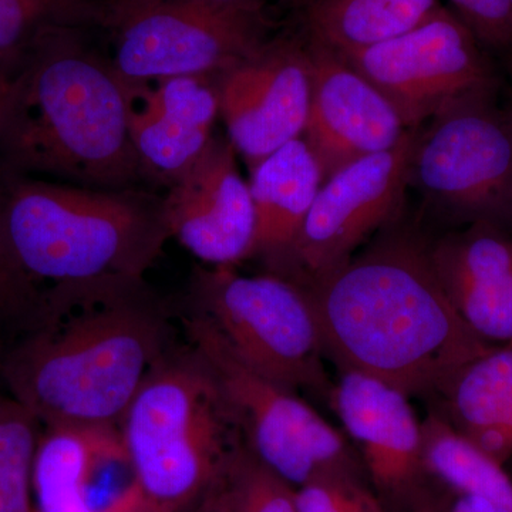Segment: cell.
Returning <instances> with one entry per match:
<instances>
[{
	"label": "cell",
	"instance_id": "24",
	"mask_svg": "<svg viewBox=\"0 0 512 512\" xmlns=\"http://www.w3.org/2000/svg\"><path fill=\"white\" fill-rule=\"evenodd\" d=\"M42 423L0 393V512H33L32 467Z\"/></svg>",
	"mask_w": 512,
	"mask_h": 512
},
{
	"label": "cell",
	"instance_id": "20",
	"mask_svg": "<svg viewBox=\"0 0 512 512\" xmlns=\"http://www.w3.org/2000/svg\"><path fill=\"white\" fill-rule=\"evenodd\" d=\"M441 8L440 0H308L306 37L339 56L410 32Z\"/></svg>",
	"mask_w": 512,
	"mask_h": 512
},
{
	"label": "cell",
	"instance_id": "3",
	"mask_svg": "<svg viewBox=\"0 0 512 512\" xmlns=\"http://www.w3.org/2000/svg\"><path fill=\"white\" fill-rule=\"evenodd\" d=\"M84 32L49 30L6 74L0 173L103 190L144 177L128 127L127 83Z\"/></svg>",
	"mask_w": 512,
	"mask_h": 512
},
{
	"label": "cell",
	"instance_id": "1",
	"mask_svg": "<svg viewBox=\"0 0 512 512\" xmlns=\"http://www.w3.org/2000/svg\"><path fill=\"white\" fill-rule=\"evenodd\" d=\"M171 348L167 311L144 279L59 286L9 340L0 379L42 426H119Z\"/></svg>",
	"mask_w": 512,
	"mask_h": 512
},
{
	"label": "cell",
	"instance_id": "4",
	"mask_svg": "<svg viewBox=\"0 0 512 512\" xmlns=\"http://www.w3.org/2000/svg\"><path fill=\"white\" fill-rule=\"evenodd\" d=\"M163 198L0 173V245L39 289L144 279L165 241Z\"/></svg>",
	"mask_w": 512,
	"mask_h": 512
},
{
	"label": "cell",
	"instance_id": "25",
	"mask_svg": "<svg viewBox=\"0 0 512 512\" xmlns=\"http://www.w3.org/2000/svg\"><path fill=\"white\" fill-rule=\"evenodd\" d=\"M238 512H299L295 488L272 473L245 448L231 471Z\"/></svg>",
	"mask_w": 512,
	"mask_h": 512
},
{
	"label": "cell",
	"instance_id": "34",
	"mask_svg": "<svg viewBox=\"0 0 512 512\" xmlns=\"http://www.w3.org/2000/svg\"><path fill=\"white\" fill-rule=\"evenodd\" d=\"M6 77L0 73V107H2L3 94H5Z\"/></svg>",
	"mask_w": 512,
	"mask_h": 512
},
{
	"label": "cell",
	"instance_id": "17",
	"mask_svg": "<svg viewBox=\"0 0 512 512\" xmlns=\"http://www.w3.org/2000/svg\"><path fill=\"white\" fill-rule=\"evenodd\" d=\"M458 315L485 342L512 346V241L485 221L429 248Z\"/></svg>",
	"mask_w": 512,
	"mask_h": 512
},
{
	"label": "cell",
	"instance_id": "12",
	"mask_svg": "<svg viewBox=\"0 0 512 512\" xmlns=\"http://www.w3.org/2000/svg\"><path fill=\"white\" fill-rule=\"evenodd\" d=\"M220 116L249 171L308 123L312 67L305 39L266 40L251 56L215 77Z\"/></svg>",
	"mask_w": 512,
	"mask_h": 512
},
{
	"label": "cell",
	"instance_id": "36",
	"mask_svg": "<svg viewBox=\"0 0 512 512\" xmlns=\"http://www.w3.org/2000/svg\"><path fill=\"white\" fill-rule=\"evenodd\" d=\"M510 3H511V8H512V0H510Z\"/></svg>",
	"mask_w": 512,
	"mask_h": 512
},
{
	"label": "cell",
	"instance_id": "18",
	"mask_svg": "<svg viewBox=\"0 0 512 512\" xmlns=\"http://www.w3.org/2000/svg\"><path fill=\"white\" fill-rule=\"evenodd\" d=\"M255 212L251 255L274 266L292 247L322 187L318 163L303 138L276 150L251 170Z\"/></svg>",
	"mask_w": 512,
	"mask_h": 512
},
{
	"label": "cell",
	"instance_id": "31",
	"mask_svg": "<svg viewBox=\"0 0 512 512\" xmlns=\"http://www.w3.org/2000/svg\"><path fill=\"white\" fill-rule=\"evenodd\" d=\"M221 8L244 10V12L265 13L266 0H204Z\"/></svg>",
	"mask_w": 512,
	"mask_h": 512
},
{
	"label": "cell",
	"instance_id": "19",
	"mask_svg": "<svg viewBox=\"0 0 512 512\" xmlns=\"http://www.w3.org/2000/svg\"><path fill=\"white\" fill-rule=\"evenodd\" d=\"M444 420L504 464L512 456V346H495L468 362L437 394Z\"/></svg>",
	"mask_w": 512,
	"mask_h": 512
},
{
	"label": "cell",
	"instance_id": "5",
	"mask_svg": "<svg viewBox=\"0 0 512 512\" xmlns=\"http://www.w3.org/2000/svg\"><path fill=\"white\" fill-rule=\"evenodd\" d=\"M146 512H184L247 448L234 414L197 350L171 348L148 373L119 423Z\"/></svg>",
	"mask_w": 512,
	"mask_h": 512
},
{
	"label": "cell",
	"instance_id": "14",
	"mask_svg": "<svg viewBox=\"0 0 512 512\" xmlns=\"http://www.w3.org/2000/svg\"><path fill=\"white\" fill-rule=\"evenodd\" d=\"M312 94L303 141L323 183L348 165L392 150L409 128L372 83L332 50L305 37Z\"/></svg>",
	"mask_w": 512,
	"mask_h": 512
},
{
	"label": "cell",
	"instance_id": "32",
	"mask_svg": "<svg viewBox=\"0 0 512 512\" xmlns=\"http://www.w3.org/2000/svg\"><path fill=\"white\" fill-rule=\"evenodd\" d=\"M191 512H211L210 501H208L207 494L200 498L191 508H188Z\"/></svg>",
	"mask_w": 512,
	"mask_h": 512
},
{
	"label": "cell",
	"instance_id": "7",
	"mask_svg": "<svg viewBox=\"0 0 512 512\" xmlns=\"http://www.w3.org/2000/svg\"><path fill=\"white\" fill-rule=\"evenodd\" d=\"M183 322L256 460L292 487L326 474L353 473L348 440L311 404L245 365L201 316L187 311Z\"/></svg>",
	"mask_w": 512,
	"mask_h": 512
},
{
	"label": "cell",
	"instance_id": "33",
	"mask_svg": "<svg viewBox=\"0 0 512 512\" xmlns=\"http://www.w3.org/2000/svg\"><path fill=\"white\" fill-rule=\"evenodd\" d=\"M9 342V333L6 332V329L3 328L2 323H0V357H2L3 350H5L6 345Z\"/></svg>",
	"mask_w": 512,
	"mask_h": 512
},
{
	"label": "cell",
	"instance_id": "22",
	"mask_svg": "<svg viewBox=\"0 0 512 512\" xmlns=\"http://www.w3.org/2000/svg\"><path fill=\"white\" fill-rule=\"evenodd\" d=\"M421 427L427 473L460 494L481 498L497 512H512V481L503 464L461 436L439 413L429 414Z\"/></svg>",
	"mask_w": 512,
	"mask_h": 512
},
{
	"label": "cell",
	"instance_id": "9",
	"mask_svg": "<svg viewBox=\"0 0 512 512\" xmlns=\"http://www.w3.org/2000/svg\"><path fill=\"white\" fill-rule=\"evenodd\" d=\"M410 185L453 218L480 222L512 207V113L491 92L441 111L417 131Z\"/></svg>",
	"mask_w": 512,
	"mask_h": 512
},
{
	"label": "cell",
	"instance_id": "26",
	"mask_svg": "<svg viewBox=\"0 0 512 512\" xmlns=\"http://www.w3.org/2000/svg\"><path fill=\"white\" fill-rule=\"evenodd\" d=\"M299 512H383L353 473L326 474L295 490Z\"/></svg>",
	"mask_w": 512,
	"mask_h": 512
},
{
	"label": "cell",
	"instance_id": "11",
	"mask_svg": "<svg viewBox=\"0 0 512 512\" xmlns=\"http://www.w3.org/2000/svg\"><path fill=\"white\" fill-rule=\"evenodd\" d=\"M339 57L386 97L406 128L423 126L457 101L493 92L481 43L443 6L396 39Z\"/></svg>",
	"mask_w": 512,
	"mask_h": 512
},
{
	"label": "cell",
	"instance_id": "10",
	"mask_svg": "<svg viewBox=\"0 0 512 512\" xmlns=\"http://www.w3.org/2000/svg\"><path fill=\"white\" fill-rule=\"evenodd\" d=\"M419 127L392 150L348 165L322 184L298 237L271 271L302 288L348 264L357 249L399 217Z\"/></svg>",
	"mask_w": 512,
	"mask_h": 512
},
{
	"label": "cell",
	"instance_id": "30",
	"mask_svg": "<svg viewBox=\"0 0 512 512\" xmlns=\"http://www.w3.org/2000/svg\"><path fill=\"white\" fill-rule=\"evenodd\" d=\"M443 512H497L490 504L473 495L461 494L456 503Z\"/></svg>",
	"mask_w": 512,
	"mask_h": 512
},
{
	"label": "cell",
	"instance_id": "2",
	"mask_svg": "<svg viewBox=\"0 0 512 512\" xmlns=\"http://www.w3.org/2000/svg\"><path fill=\"white\" fill-rule=\"evenodd\" d=\"M326 359L407 396L436 397L494 345L458 315L419 238L384 232L348 264L306 286Z\"/></svg>",
	"mask_w": 512,
	"mask_h": 512
},
{
	"label": "cell",
	"instance_id": "15",
	"mask_svg": "<svg viewBox=\"0 0 512 512\" xmlns=\"http://www.w3.org/2000/svg\"><path fill=\"white\" fill-rule=\"evenodd\" d=\"M127 83L128 127L144 175L173 184L214 137L220 116L215 77Z\"/></svg>",
	"mask_w": 512,
	"mask_h": 512
},
{
	"label": "cell",
	"instance_id": "16",
	"mask_svg": "<svg viewBox=\"0 0 512 512\" xmlns=\"http://www.w3.org/2000/svg\"><path fill=\"white\" fill-rule=\"evenodd\" d=\"M410 397L375 377L340 372L329 402L383 494L412 493L426 471L423 427Z\"/></svg>",
	"mask_w": 512,
	"mask_h": 512
},
{
	"label": "cell",
	"instance_id": "35",
	"mask_svg": "<svg viewBox=\"0 0 512 512\" xmlns=\"http://www.w3.org/2000/svg\"><path fill=\"white\" fill-rule=\"evenodd\" d=\"M101 2H107V3H109V2H114V0H101Z\"/></svg>",
	"mask_w": 512,
	"mask_h": 512
},
{
	"label": "cell",
	"instance_id": "6",
	"mask_svg": "<svg viewBox=\"0 0 512 512\" xmlns=\"http://www.w3.org/2000/svg\"><path fill=\"white\" fill-rule=\"evenodd\" d=\"M188 312L201 316L245 365L286 389L330 399L322 336L305 289L285 276L197 269Z\"/></svg>",
	"mask_w": 512,
	"mask_h": 512
},
{
	"label": "cell",
	"instance_id": "8",
	"mask_svg": "<svg viewBox=\"0 0 512 512\" xmlns=\"http://www.w3.org/2000/svg\"><path fill=\"white\" fill-rule=\"evenodd\" d=\"M269 28L265 13L204 0H114L103 30L113 40L110 62L121 79L146 83L217 77L264 45Z\"/></svg>",
	"mask_w": 512,
	"mask_h": 512
},
{
	"label": "cell",
	"instance_id": "21",
	"mask_svg": "<svg viewBox=\"0 0 512 512\" xmlns=\"http://www.w3.org/2000/svg\"><path fill=\"white\" fill-rule=\"evenodd\" d=\"M116 426H42L32 467L33 512H94L92 468Z\"/></svg>",
	"mask_w": 512,
	"mask_h": 512
},
{
	"label": "cell",
	"instance_id": "27",
	"mask_svg": "<svg viewBox=\"0 0 512 512\" xmlns=\"http://www.w3.org/2000/svg\"><path fill=\"white\" fill-rule=\"evenodd\" d=\"M42 303L43 292L20 274L0 245V323L9 340L33 325Z\"/></svg>",
	"mask_w": 512,
	"mask_h": 512
},
{
	"label": "cell",
	"instance_id": "23",
	"mask_svg": "<svg viewBox=\"0 0 512 512\" xmlns=\"http://www.w3.org/2000/svg\"><path fill=\"white\" fill-rule=\"evenodd\" d=\"M107 13L101 0H0V73L12 72L49 30L103 29Z\"/></svg>",
	"mask_w": 512,
	"mask_h": 512
},
{
	"label": "cell",
	"instance_id": "28",
	"mask_svg": "<svg viewBox=\"0 0 512 512\" xmlns=\"http://www.w3.org/2000/svg\"><path fill=\"white\" fill-rule=\"evenodd\" d=\"M481 45L495 50L512 46L510 0H448Z\"/></svg>",
	"mask_w": 512,
	"mask_h": 512
},
{
	"label": "cell",
	"instance_id": "13",
	"mask_svg": "<svg viewBox=\"0 0 512 512\" xmlns=\"http://www.w3.org/2000/svg\"><path fill=\"white\" fill-rule=\"evenodd\" d=\"M168 187L163 208L170 238L210 266L234 268L249 259L254 202L228 138L214 134L201 157Z\"/></svg>",
	"mask_w": 512,
	"mask_h": 512
},
{
	"label": "cell",
	"instance_id": "29",
	"mask_svg": "<svg viewBox=\"0 0 512 512\" xmlns=\"http://www.w3.org/2000/svg\"><path fill=\"white\" fill-rule=\"evenodd\" d=\"M229 471H231V468H229ZM229 471L207 493L211 512H238Z\"/></svg>",
	"mask_w": 512,
	"mask_h": 512
}]
</instances>
